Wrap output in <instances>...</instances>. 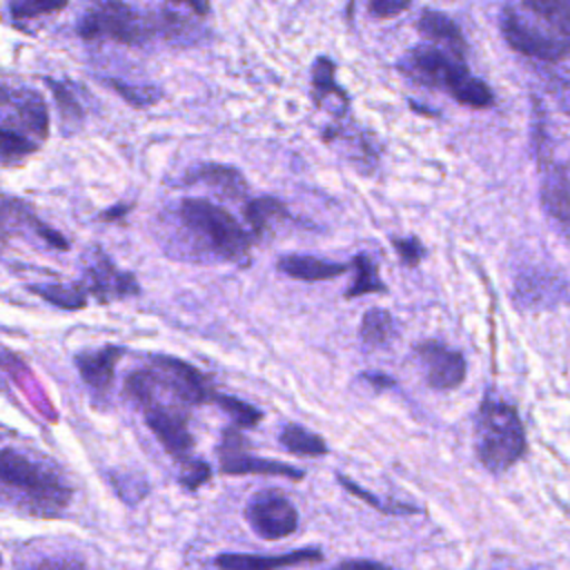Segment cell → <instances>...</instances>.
<instances>
[{
    "label": "cell",
    "mask_w": 570,
    "mask_h": 570,
    "mask_svg": "<svg viewBox=\"0 0 570 570\" xmlns=\"http://www.w3.org/2000/svg\"><path fill=\"white\" fill-rule=\"evenodd\" d=\"M566 301V278L530 269L517 276L514 303L521 307H548Z\"/></svg>",
    "instance_id": "obj_15"
},
{
    "label": "cell",
    "mask_w": 570,
    "mask_h": 570,
    "mask_svg": "<svg viewBox=\"0 0 570 570\" xmlns=\"http://www.w3.org/2000/svg\"><path fill=\"white\" fill-rule=\"evenodd\" d=\"M78 33L85 40H114L120 45H142L151 36L149 20L120 0H107L89 9L80 22Z\"/></svg>",
    "instance_id": "obj_5"
},
{
    "label": "cell",
    "mask_w": 570,
    "mask_h": 570,
    "mask_svg": "<svg viewBox=\"0 0 570 570\" xmlns=\"http://www.w3.org/2000/svg\"><path fill=\"white\" fill-rule=\"evenodd\" d=\"M209 403H216L223 412H227L234 419L236 425H243V428H254L263 419V412L256 405H252L247 401H240L236 396H227V394L214 392Z\"/></svg>",
    "instance_id": "obj_28"
},
{
    "label": "cell",
    "mask_w": 570,
    "mask_h": 570,
    "mask_svg": "<svg viewBox=\"0 0 570 570\" xmlns=\"http://www.w3.org/2000/svg\"><path fill=\"white\" fill-rule=\"evenodd\" d=\"M474 452L479 463L501 474L525 454V430L514 405L483 399L474 414Z\"/></svg>",
    "instance_id": "obj_4"
},
{
    "label": "cell",
    "mask_w": 570,
    "mask_h": 570,
    "mask_svg": "<svg viewBox=\"0 0 570 570\" xmlns=\"http://www.w3.org/2000/svg\"><path fill=\"white\" fill-rule=\"evenodd\" d=\"M82 265H85L82 287L87 289V294L96 296L100 303L136 296L140 292L134 274L118 269L100 247H91L85 254Z\"/></svg>",
    "instance_id": "obj_10"
},
{
    "label": "cell",
    "mask_w": 570,
    "mask_h": 570,
    "mask_svg": "<svg viewBox=\"0 0 570 570\" xmlns=\"http://www.w3.org/2000/svg\"><path fill=\"white\" fill-rule=\"evenodd\" d=\"M414 354L419 358L423 379L432 390H454L468 374L463 354L439 341L416 343Z\"/></svg>",
    "instance_id": "obj_11"
},
{
    "label": "cell",
    "mask_w": 570,
    "mask_h": 570,
    "mask_svg": "<svg viewBox=\"0 0 570 570\" xmlns=\"http://www.w3.org/2000/svg\"><path fill=\"white\" fill-rule=\"evenodd\" d=\"M399 69L405 78L448 91L456 102L481 109L494 102L490 87L468 71L465 56H456L432 42H421L403 53Z\"/></svg>",
    "instance_id": "obj_3"
},
{
    "label": "cell",
    "mask_w": 570,
    "mask_h": 570,
    "mask_svg": "<svg viewBox=\"0 0 570 570\" xmlns=\"http://www.w3.org/2000/svg\"><path fill=\"white\" fill-rule=\"evenodd\" d=\"M0 485L38 517H58L73 497V488L47 456L16 448L0 450Z\"/></svg>",
    "instance_id": "obj_1"
},
{
    "label": "cell",
    "mask_w": 570,
    "mask_h": 570,
    "mask_svg": "<svg viewBox=\"0 0 570 570\" xmlns=\"http://www.w3.org/2000/svg\"><path fill=\"white\" fill-rule=\"evenodd\" d=\"M169 2L183 4V7H187L196 16H207V11H209V0H169Z\"/></svg>",
    "instance_id": "obj_39"
},
{
    "label": "cell",
    "mask_w": 570,
    "mask_h": 570,
    "mask_svg": "<svg viewBox=\"0 0 570 570\" xmlns=\"http://www.w3.org/2000/svg\"><path fill=\"white\" fill-rule=\"evenodd\" d=\"M352 269H354V281L347 287L345 296L354 298V296H365V294H379L385 292V283L379 276V265L374 258H370L367 254H358L352 261Z\"/></svg>",
    "instance_id": "obj_25"
},
{
    "label": "cell",
    "mask_w": 570,
    "mask_h": 570,
    "mask_svg": "<svg viewBox=\"0 0 570 570\" xmlns=\"http://www.w3.org/2000/svg\"><path fill=\"white\" fill-rule=\"evenodd\" d=\"M392 247L396 249L399 258L403 265L407 267H416L423 256H425V247L416 236H407V238H392Z\"/></svg>",
    "instance_id": "obj_33"
},
{
    "label": "cell",
    "mask_w": 570,
    "mask_h": 570,
    "mask_svg": "<svg viewBox=\"0 0 570 570\" xmlns=\"http://www.w3.org/2000/svg\"><path fill=\"white\" fill-rule=\"evenodd\" d=\"M209 476H212V468L205 461H200V459H185V461H180L178 481L187 490H198L205 481H209Z\"/></svg>",
    "instance_id": "obj_31"
},
{
    "label": "cell",
    "mask_w": 570,
    "mask_h": 570,
    "mask_svg": "<svg viewBox=\"0 0 570 570\" xmlns=\"http://www.w3.org/2000/svg\"><path fill=\"white\" fill-rule=\"evenodd\" d=\"M47 82L51 85V91H53V96H56V100L60 105V114L65 116V120H80L82 111H80V105L76 102V98L71 96V91L65 89L62 85L53 82V80H47Z\"/></svg>",
    "instance_id": "obj_35"
},
{
    "label": "cell",
    "mask_w": 570,
    "mask_h": 570,
    "mask_svg": "<svg viewBox=\"0 0 570 570\" xmlns=\"http://www.w3.org/2000/svg\"><path fill=\"white\" fill-rule=\"evenodd\" d=\"M176 223L198 256L247 265L249 236L227 209L207 198H183L176 205Z\"/></svg>",
    "instance_id": "obj_2"
},
{
    "label": "cell",
    "mask_w": 570,
    "mask_h": 570,
    "mask_svg": "<svg viewBox=\"0 0 570 570\" xmlns=\"http://www.w3.org/2000/svg\"><path fill=\"white\" fill-rule=\"evenodd\" d=\"M245 521L261 539L278 541L296 532L298 512L281 490L269 488L249 497L245 505Z\"/></svg>",
    "instance_id": "obj_8"
},
{
    "label": "cell",
    "mask_w": 570,
    "mask_h": 570,
    "mask_svg": "<svg viewBox=\"0 0 570 570\" xmlns=\"http://www.w3.org/2000/svg\"><path fill=\"white\" fill-rule=\"evenodd\" d=\"M29 292L38 294L47 303L60 309H82L87 305V289L82 283H49V285H29Z\"/></svg>",
    "instance_id": "obj_24"
},
{
    "label": "cell",
    "mask_w": 570,
    "mask_h": 570,
    "mask_svg": "<svg viewBox=\"0 0 570 570\" xmlns=\"http://www.w3.org/2000/svg\"><path fill=\"white\" fill-rule=\"evenodd\" d=\"M38 149V142L13 127L0 125V163L16 165Z\"/></svg>",
    "instance_id": "obj_26"
},
{
    "label": "cell",
    "mask_w": 570,
    "mask_h": 570,
    "mask_svg": "<svg viewBox=\"0 0 570 570\" xmlns=\"http://www.w3.org/2000/svg\"><path fill=\"white\" fill-rule=\"evenodd\" d=\"M0 566H2V554H0Z\"/></svg>",
    "instance_id": "obj_41"
},
{
    "label": "cell",
    "mask_w": 570,
    "mask_h": 570,
    "mask_svg": "<svg viewBox=\"0 0 570 570\" xmlns=\"http://www.w3.org/2000/svg\"><path fill=\"white\" fill-rule=\"evenodd\" d=\"M125 356L122 345H102L98 350H85L73 356L76 370L96 401L107 399L118 361Z\"/></svg>",
    "instance_id": "obj_12"
},
{
    "label": "cell",
    "mask_w": 570,
    "mask_h": 570,
    "mask_svg": "<svg viewBox=\"0 0 570 570\" xmlns=\"http://www.w3.org/2000/svg\"><path fill=\"white\" fill-rule=\"evenodd\" d=\"M278 443L298 456H323L327 454V443L316 432L298 425V423H285L278 432Z\"/></svg>",
    "instance_id": "obj_22"
},
{
    "label": "cell",
    "mask_w": 570,
    "mask_h": 570,
    "mask_svg": "<svg viewBox=\"0 0 570 570\" xmlns=\"http://www.w3.org/2000/svg\"><path fill=\"white\" fill-rule=\"evenodd\" d=\"M419 33L425 38V42H432L436 47H443L456 56H465V42L463 33L456 27L452 18L439 11H423L416 22Z\"/></svg>",
    "instance_id": "obj_19"
},
{
    "label": "cell",
    "mask_w": 570,
    "mask_h": 570,
    "mask_svg": "<svg viewBox=\"0 0 570 570\" xmlns=\"http://www.w3.org/2000/svg\"><path fill=\"white\" fill-rule=\"evenodd\" d=\"M396 338V323L387 309L372 307L361 321V341L365 347H383Z\"/></svg>",
    "instance_id": "obj_23"
},
{
    "label": "cell",
    "mask_w": 570,
    "mask_h": 570,
    "mask_svg": "<svg viewBox=\"0 0 570 570\" xmlns=\"http://www.w3.org/2000/svg\"><path fill=\"white\" fill-rule=\"evenodd\" d=\"M276 269L294 281H332L347 272L345 263H332L316 256H301V254H287L276 261Z\"/></svg>",
    "instance_id": "obj_17"
},
{
    "label": "cell",
    "mask_w": 570,
    "mask_h": 570,
    "mask_svg": "<svg viewBox=\"0 0 570 570\" xmlns=\"http://www.w3.org/2000/svg\"><path fill=\"white\" fill-rule=\"evenodd\" d=\"M501 31L508 45L530 58L543 62L563 60L568 53V40L563 36L548 33L532 20H528L517 7H505L501 13Z\"/></svg>",
    "instance_id": "obj_6"
},
{
    "label": "cell",
    "mask_w": 570,
    "mask_h": 570,
    "mask_svg": "<svg viewBox=\"0 0 570 570\" xmlns=\"http://www.w3.org/2000/svg\"><path fill=\"white\" fill-rule=\"evenodd\" d=\"M334 62L325 56L316 58L314 67H312V87H314V98L318 105H327L332 102L330 109H334L338 116H343L347 111V96L341 89V85L334 78Z\"/></svg>",
    "instance_id": "obj_20"
},
{
    "label": "cell",
    "mask_w": 570,
    "mask_h": 570,
    "mask_svg": "<svg viewBox=\"0 0 570 570\" xmlns=\"http://www.w3.org/2000/svg\"><path fill=\"white\" fill-rule=\"evenodd\" d=\"M245 218H247L254 236H265L267 232L274 229L276 223L287 220L289 212L278 198L263 196V198H254L245 205Z\"/></svg>",
    "instance_id": "obj_21"
},
{
    "label": "cell",
    "mask_w": 570,
    "mask_h": 570,
    "mask_svg": "<svg viewBox=\"0 0 570 570\" xmlns=\"http://www.w3.org/2000/svg\"><path fill=\"white\" fill-rule=\"evenodd\" d=\"M323 559L318 548H303L281 554H243V552H225L214 559L218 570H278L301 563H316Z\"/></svg>",
    "instance_id": "obj_14"
},
{
    "label": "cell",
    "mask_w": 570,
    "mask_h": 570,
    "mask_svg": "<svg viewBox=\"0 0 570 570\" xmlns=\"http://www.w3.org/2000/svg\"><path fill=\"white\" fill-rule=\"evenodd\" d=\"M546 214L557 223L561 236L568 234V171L566 165H550L541 185Z\"/></svg>",
    "instance_id": "obj_18"
},
{
    "label": "cell",
    "mask_w": 570,
    "mask_h": 570,
    "mask_svg": "<svg viewBox=\"0 0 570 570\" xmlns=\"http://www.w3.org/2000/svg\"><path fill=\"white\" fill-rule=\"evenodd\" d=\"M363 379L370 381V385H374V387H379V390H383V387H394V379H392V376H383V374H379V372H365Z\"/></svg>",
    "instance_id": "obj_40"
},
{
    "label": "cell",
    "mask_w": 570,
    "mask_h": 570,
    "mask_svg": "<svg viewBox=\"0 0 570 570\" xmlns=\"http://www.w3.org/2000/svg\"><path fill=\"white\" fill-rule=\"evenodd\" d=\"M218 465L223 474H265V476H285L301 481L305 472L289 463L276 459H263L247 452V443L236 428H225L218 445Z\"/></svg>",
    "instance_id": "obj_9"
},
{
    "label": "cell",
    "mask_w": 570,
    "mask_h": 570,
    "mask_svg": "<svg viewBox=\"0 0 570 570\" xmlns=\"http://www.w3.org/2000/svg\"><path fill=\"white\" fill-rule=\"evenodd\" d=\"M332 570H394V568L374 559H345L336 563Z\"/></svg>",
    "instance_id": "obj_38"
},
{
    "label": "cell",
    "mask_w": 570,
    "mask_h": 570,
    "mask_svg": "<svg viewBox=\"0 0 570 570\" xmlns=\"http://www.w3.org/2000/svg\"><path fill=\"white\" fill-rule=\"evenodd\" d=\"M69 0H9L11 18L18 20H36L42 16L58 13L67 7Z\"/></svg>",
    "instance_id": "obj_30"
},
{
    "label": "cell",
    "mask_w": 570,
    "mask_h": 570,
    "mask_svg": "<svg viewBox=\"0 0 570 570\" xmlns=\"http://www.w3.org/2000/svg\"><path fill=\"white\" fill-rule=\"evenodd\" d=\"M412 0H370V13L376 18H394L403 13Z\"/></svg>",
    "instance_id": "obj_36"
},
{
    "label": "cell",
    "mask_w": 570,
    "mask_h": 570,
    "mask_svg": "<svg viewBox=\"0 0 570 570\" xmlns=\"http://www.w3.org/2000/svg\"><path fill=\"white\" fill-rule=\"evenodd\" d=\"M109 85L131 105L136 107H147V105H154L163 98V91H158L156 87H131V85H125V82H118V80H109Z\"/></svg>",
    "instance_id": "obj_32"
},
{
    "label": "cell",
    "mask_w": 570,
    "mask_h": 570,
    "mask_svg": "<svg viewBox=\"0 0 570 570\" xmlns=\"http://www.w3.org/2000/svg\"><path fill=\"white\" fill-rule=\"evenodd\" d=\"M525 9L559 29L561 36L570 31V4L568 0H523Z\"/></svg>",
    "instance_id": "obj_27"
},
{
    "label": "cell",
    "mask_w": 570,
    "mask_h": 570,
    "mask_svg": "<svg viewBox=\"0 0 570 570\" xmlns=\"http://www.w3.org/2000/svg\"><path fill=\"white\" fill-rule=\"evenodd\" d=\"M336 481L352 494V497H356V499H361L363 503H367V505H372L374 510H379V512H383V514H414V512H419V508H414V505H407V503H387V501H381L376 494H372L370 490H365L363 485H358V483H354L352 479H347L345 474H336Z\"/></svg>",
    "instance_id": "obj_29"
},
{
    "label": "cell",
    "mask_w": 570,
    "mask_h": 570,
    "mask_svg": "<svg viewBox=\"0 0 570 570\" xmlns=\"http://www.w3.org/2000/svg\"><path fill=\"white\" fill-rule=\"evenodd\" d=\"M22 570H87V566L76 557H42Z\"/></svg>",
    "instance_id": "obj_34"
},
{
    "label": "cell",
    "mask_w": 570,
    "mask_h": 570,
    "mask_svg": "<svg viewBox=\"0 0 570 570\" xmlns=\"http://www.w3.org/2000/svg\"><path fill=\"white\" fill-rule=\"evenodd\" d=\"M185 185H205L209 187L214 194L223 196V198H240L247 194V183L243 178V174L229 165H220V163H203L191 167L185 178Z\"/></svg>",
    "instance_id": "obj_16"
},
{
    "label": "cell",
    "mask_w": 570,
    "mask_h": 570,
    "mask_svg": "<svg viewBox=\"0 0 570 570\" xmlns=\"http://www.w3.org/2000/svg\"><path fill=\"white\" fill-rule=\"evenodd\" d=\"M0 120L13 122V129H16V91H9L2 85H0Z\"/></svg>",
    "instance_id": "obj_37"
},
{
    "label": "cell",
    "mask_w": 570,
    "mask_h": 570,
    "mask_svg": "<svg viewBox=\"0 0 570 570\" xmlns=\"http://www.w3.org/2000/svg\"><path fill=\"white\" fill-rule=\"evenodd\" d=\"M0 229L7 234H31L36 238H40L45 245L67 252L69 249V240L51 229L49 225H45L27 203L11 198V196H0Z\"/></svg>",
    "instance_id": "obj_13"
},
{
    "label": "cell",
    "mask_w": 570,
    "mask_h": 570,
    "mask_svg": "<svg viewBox=\"0 0 570 570\" xmlns=\"http://www.w3.org/2000/svg\"><path fill=\"white\" fill-rule=\"evenodd\" d=\"M149 370L154 372L158 385L187 407L209 403L212 394L216 392L200 370L176 356L154 354L149 358Z\"/></svg>",
    "instance_id": "obj_7"
}]
</instances>
